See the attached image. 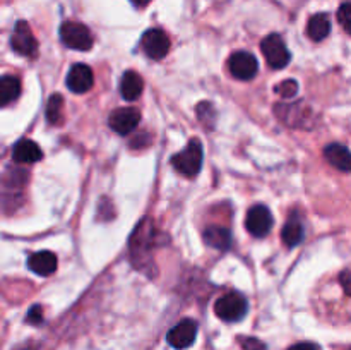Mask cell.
I'll return each mask as SVG.
<instances>
[{
	"label": "cell",
	"instance_id": "cell-19",
	"mask_svg": "<svg viewBox=\"0 0 351 350\" xmlns=\"http://www.w3.org/2000/svg\"><path fill=\"white\" fill-rule=\"evenodd\" d=\"M331 33V21L328 14H315L307 23V34L311 40L322 41Z\"/></svg>",
	"mask_w": 351,
	"mask_h": 350
},
{
	"label": "cell",
	"instance_id": "cell-16",
	"mask_svg": "<svg viewBox=\"0 0 351 350\" xmlns=\"http://www.w3.org/2000/svg\"><path fill=\"white\" fill-rule=\"evenodd\" d=\"M143 89L144 81L139 72L127 71L120 79V93H122L123 100H127V102H134V100L139 98Z\"/></svg>",
	"mask_w": 351,
	"mask_h": 350
},
{
	"label": "cell",
	"instance_id": "cell-31",
	"mask_svg": "<svg viewBox=\"0 0 351 350\" xmlns=\"http://www.w3.org/2000/svg\"><path fill=\"white\" fill-rule=\"evenodd\" d=\"M350 350H351V349H350Z\"/></svg>",
	"mask_w": 351,
	"mask_h": 350
},
{
	"label": "cell",
	"instance_id": "cell-10",
	"mask_svg": "<svg viewBox=\"0 0 351 350\" xmlns=\"http://www.w3.org/2000/svg\"><path fill=\"white\" fill-rule=\"evenodd\" d=\"M141 120V112L134 106H127V108H117L113 110L112 115H110L108 124L117 134L120 136H127V134L134 132L136 127L139 126Z\"/></svg>",
	"mask_w": 351,
	"mask_h": 350
},
{
	"label": "cell",
	"instance_id": "cell-28",
	"mask_svg": "<svg viewBox=\"0 0 351 350\" xmlns=\"http://www.w3.org/2000/svg\"><path fill=\"white\" fill-rule=\"evenodd\" d=\"M288 350H319V349H317V345H315V343L302 342V343H297V345L290 347Z\"/></svg>",
	"mask_w": 351,
	"mask_h": 350
},
{
	"label": "cell",
	"instance_id": "cell-18",
	"mask_svg": "<svg viewBox=\"0 0 351 350\" xmlns=\"http://www.w3.org/2000/svg\"><path fill=\"white\" fill-rule=\"evenodd\" d=\"M21 95V81L16 75H2L0 78V108L16 102Z\"/></svg>",
	"mask_w": 351,
	"mask_h": 350
},
{
	"label": "cell",
	"instance_id": "cell-24",
	"mask_svg": "<svg viewBox=\"0 0 351 350\" xmlns=\"http://www.w3.org/2000/svg\"><path fill=\"white\" fill-rule=\"evenodd\" d=\"M338 21L343 26V30H345L348 34H351V3L350 2L343 3V5L338 9Z\"/></svg>",
	"mask_w": 351,
	"mask_h": 350
},
{
	"label": "cell",
	"instance_id": "cell-1",
	"mask_svg": "<svg viewBox=\"0 0 351 350\" xmlns=\"http://www.w3.org/2000/svg\"><path fill=\"white\" fill-rule=\"evenodd\" d=\"M154 229L153 222L149 218H144L143 222L137 225L136 232L130 237V253H132V261L136 263V266L146 270L147 268V253L153 247L154 240Z\"/></svg>",
	"mask_w": 351,
	"mask_h": 350
},
{
	"label": "cell",
	"instance_id": "cell-13",
	"mask_svg": "<svg viewBox=\"0 0 351 350\" xmlns=\"http://www.w3.org/2000/svg\"><path fill=\"white\" fill-rule=\"evenodd\" d=\"M27 268L33 271L34 275L40 277H48L57 270V256L50 250H40V253L31 254L27 259Z\"/></svg>",
	"mask_w": 351,
	"mask_h": 350
},
{
	"label": "cell",
	"instance_id": "cell-21",
	"mask_svg": "<svg viewBox=\"0 0 351 350\" xmlns=\"http://www.w3.org/2000/svg\"><path fill=\"white\" fill-rule=\"evenodd\" d=\"M62 105L64 98L60 95H51L47 103V120L51 126H58L62 122Z\"/></svg>",
	"mask_w": 351,
	"mask_h": 350
},
{
	"label": "cell",
	"instance_id": "cell-9",
	"mask_svg": "<svg viewBox=\"0 0 351 350\" xmlns=\"http://www.w3.org/2000/svg\"><path fill=\"white\" fill-rule=\"evenodd\" d=\"M245 226L254 237H266L273 229V215L269 209L263 205H257L249 209L245 220Z\"/></svg>",
	"mask_w": 351,
	"mask_h": 350
},
{
	"label": "cell",
	"instance_id": "cell-4",
	"mask_svg": "<svg viewBox=\"0 0 351 350\" xmlns=\"http://www.w3.org/2000/svg\"><path fill=\"white\" fill-rule=\"evenodd\" d=\"M60 40L72 50L88 51L93 48V34L88 26L75 21H65L60 26Z\"/></svg>",
	"mask_w": 351,
	"mask_h": 350
},
{
	"label": "cell",
	"instance_id": "cell-8",
	"mask_svg": "<svg viewBox=\"0 0 351 350\" xmlns=\"http://www.w3.org/2000/svg\"><path fill=\"white\" fill-rule=\"evenodd\" d=\"M228 71L232 72L233 78L250 81V79L256 78L257 71H259V64H257V58L252 54L240 50L235 51L228 58Z\"/></svg>",
	"mask_w": 351,
	"mask_h": 350
},
{
	"label": "cell",
	"instance_id": "cell-3",
	"mask_svg": "<svg viewBox=\"0 0 351 350\" xmlns=\"http://www.w3.org/2000/svg\"><path fill=\"white\" fill-rule=\"evenodd\" d=\"M247 311H249V302H247L245 295L239 294V292H230L219 297L215 304V312L219 319L228 323H237L240 319L245 318Z\"/></svg>",
	"mask_w": 351,
	"mask_h": 350
},
{
	"label": "cell",
	"instance_id": "cell-29",
	"mask_svg": "<svg viewBox=\"0 0 351 350\" xmlns=\"http://www.w3.org/2000/svg\"><path fill=\"white\" fill-rule=\"evenodd\" d=\"M14 350H38V347L34 345L33 342H27V343H23V345L16 347V349H14Z\"/></svg>",
	"mask_w": 351,
	"mask_h": 350
},
{
	"label": "cell",
	"instance_id": "cell-7",
	"mask_svg": "<svg viewBox=\"0 0 351 350\" xmlns=\"http://www.w3.org/2000/svg\"><path fill=\"white\" fill-rule=\"evenodd\" d=\"M141 47H143L144 54L147 55L153 60H161L168 55L170 51V38L165 33L163 30H154L146 31L143 34V40H141Z\"/></svg>",
	"mask_w": 351,
	"mask_h": 350
},
{
	"label": "cell",
	"instance_id": "cell-17",
	"mask_svg": "<svg viewBox=\"0 0 351 350\" xmlns=\"http://www.w3.org/2000/svg\"><path fill=\"white\" fill-rule=\"evenodd\" d=\"M202 237H204V242L209 247H213V249L226 250L232 246V233L225 226H208L204 233H202Z\"/></svg>",
	"mask_w": 351,
	"mask_h": 350
},
{
	"label": "cell",
	"instance_id": "cell-11",
	"mask_svg": "<svg viewBox=\"0 0 351 350\" xmlns=\"http://www.w3.org/2000/svg\"><path fill=\"white\" fill-rule=\"evenodd\" d=\"M195 336H197V323L194 319H182L168 331L167 340L173 349L184 350L195 342Z\"/></svg>",
	"mask_w": 351,
	"mask_h": 350
},
{
	"label": "cell",
	"instance_id": "cell-26",
	"mask_svg": "<svg viewBox=\"0 0 351 350\" xmlns=\"http://www.w3.org/2000/svg\"><path fill=\"white\" fill-rule=\"evenodd\" d=\"M26 321L31 323V325H41L43 323V309H41V305H33L29 309Z\"/></svg>",
	"mask_w": 351,
	"mask_h": 350
},
{
	"label": "cell",
	"instance_id": "cell-2",
	"mask_svg": "<svg viewBox=\"0 0 351 350\" xmlns=\"http://www.w3.org/2000/svg\"><path fill=\"white\" fill-rule=\"evenodd\" d=\"M202 160H204V150L199 139H191L187 146L171 158V165L178 174L185 177H195L202 168Z\"/></svg>",
	"mask_w": 351,
	"mask_h": 350
},
{
	"label": "cell",
	"instance_id": "cell-12",
	"mask_svg": "<svg viewBox=\"0 0 351 350\" xmlns=\"http://www.w3.org/2000/svg\"><path fill=\"white\" fill-rule=\"evenodd\" d=\"M95 84V75L89 65L74 64L67 74V88L72 93H86Z\"/></svg>",
	"mask_w": 351,
	"mask_h": 350
},
{
	"label": "cell",
	"instance_id": "cell-23",
	"mask_svg": "<svg viewBox=\"0 0 351 350\" xmlns=\"http://www.w3.org/2000/svg\"><path fill=\"white\" fill-rule=\"evenodd\" d=\"M274 89H276L278 95H281L283 98H293L298 93V82L295 81V79H287V81L278 84Z\"/></svg>",
	"mask_w": 351,
	"mask_h": 350
},
{
	"label": "cell",
	"instance_id": "cell-22",
	"mask_svg": "<svg viewBox=\"0 0 351 350\" xmlns=\"http://www.w3.org/2000/svg\"><path fill=\"white\" fill-rule=\"evenodd\" d=\"M197 117L201 120V124H204L206 127L211 129L213 124L216 120V112H215V106L211 105L209 102H202L197 105Z\"/></svg>",
	"mask_w": 351,
	"mask_h": 350
},
{
	"label": "cell",
	"instance_id": "cell-15",
	"mask_svg": "<svg viewBox=\"0 0 351 350\" xmlns=\"http://www.w3.org/2000/svg\"><path fill=\"white\" fill-rule=\"evenodd\" d=\"M324 158L335 168L341 172H351V151L346 146L332 143L324 148Z\"/></svg>",
	"mask_w": 351,
	"mask_h": 350
},
{
	"label": "cell",
	"instance_id": "cell-25",
	"mask_svg": "<svg viewBox=\"0 0 351 350\" xmlns=\"http://www.w3.org/2000/svg\"><path fill=\"white\" fill-rule=\"evenodd\" d=\"M239 342L243 350H267L266 343L259 338H254V336H240Z\"/></svg>",
	"mask_w": 351,
	"mask_h": 350
},
{
	"label": "cell",
	"instance_id": "cell-5",
	"mask_svg": "<svg viewBox=\"0 0 351 350\" xmlns=\"http://www.w3.org/2000/svg\"><path fill=\"white\" fill-rule=\"evenodd\" d=\"M261 50H263V55L264 58H266L267 65H269L271 69H276V71L287 67L291 60V55L290 51H288L287 45H285L283 38L276 33L267 34V36L264 38L263 43H261Z\"/></svg>",
	"mask_w": 351,
	"mask_h": 350
},
{
	"label": "cell",
	"instance_id": "cell-6",
	"mask_svg": "<svg viewBox=\"0 0 351 350\" xmlns=\"http://www.w3.org/2000/svg\"><path fill=\"white\" fill-rule=\"evenodd\" d=\"M10 47L17 55H23V57H34L38 54V41L26 21H19L16 24L10 36Z\"/></svg>",
	"mask_w": 351,
	"mask_h": 350
},
{
	"label": "cell",
	"instance_id": "cell-27",
	"mask_svg": "<svg viewBox=\"0 0 351 350\" xmlns=\"http://www.w3.org/2000/svg\"><path fill=\"white\" fill-rule=\"evenodd\" d=\"M339 281L343 285V290L346 294L351 295V270H345L341 275H339Z\"/></svg>",
	"mask_w": 351,
	"mask_h": 350
},
{
	"label": "cell",
	"instance_id": "cell-20",
	"mask_svg": "<svg viewBox=\"0 0 351 350\" xmlns=\"http://www.w3.org/2000/svg\"><path fill=\"white\" fill-rule=\"evenodd\" d=\"M304 225H302V222L297 216H291L287 222V225L283 226V230H281V239H283V242L287 244L288 247H297L298 244L304 240Z\"/></svg>",
	"mask_w": 351,
	"mask_h": 350
},
{
	"label": "cell",
	"instance_id": "cell-14",
	"mask_svg": "<svg viewBox=\"0 0 351 350\" xmlns=\"http://www.w3.org/2000/svg\"><path fill=\"white\" fill-rule=\"evenodd\" d=\"M41 158H43V151L31 139H21L12 150V160L19 165L34 163V161H40Z\"/></svg>",
	"mask_w": 351,
	"mask_h": 350
},
{
	"label": "cell",
	"instance_id": "cell-30",
	"mask_svg": "<svg viewBox=\"0 0 351 350\" xmlns=\"http://www.w3.org/2000/svg\"><path fill=\"white\" fill-rule=\"evenodd\" d=\"M130 2H132L136 7H146L147 3H151L153 0H130Z\"/></svg>",
	"mask_w": 351,
	"mask_h": 350
}]
</instances>
